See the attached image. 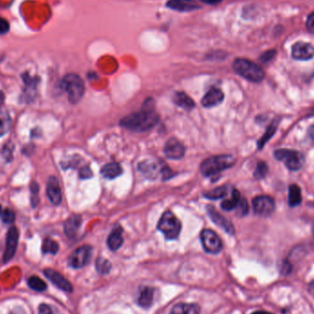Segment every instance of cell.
I'll return each instance as SVG.
<instances>
[{
	"label": "cell",
	"mask_w": 314,
	"mask_h": 314,
	"mask_svg": "<svg viewBox=\"0 0 314 314\" xmlns=\"http://www.w3.org/2000/svg\"><path fill=\"white\" fill-rule=\"evenodd\" d=\"M275 158L284 163L290 171H299L303 167L304 155L296 150L277 149L274 152Z\"/></svg>",
	"instance_id": "5b68a950"
},
{
	"label": "cell",
	"mask_w": 314,
	"mask_h": 314,
	"mask_svg": "<svg viewBox=\"0 0 314 314\" xmlns=\"http://www.w3.org/2000/svg\"><path fill=\"white\" fill-rule=\"evenodd\" d=\"M240 201H241V195L240 192L235 189L232 190V194H231V198L227 199V200H223L221 202V208L225 210H233V209H236L237 206L239 205Z\"/></svg>",
	"instance_id": "484cf974"
},
{
	"label": "cell",
	"mask_w": 314,
	"mask_h": 314,
	"mask_svg": "<svg viewBox=\"0 0 314 314\" xmlns=\"http://www.w3.org/2000/svg\"><path fill=\"white\" fill-rule=\"evenodd\" d=\"M267 173H268V166L266 165V163L263 162V161L258 162L256 167H255V170H254V178L258 180H263L266 176Z\"/></svg>",
	"instance_id": "1f68e13d"
},
{
	"label": "cell",
	"mask_w": 314,
	"mask_h": 314,
	"mask_svg": "<svg viewBox=\"0 0 314 314\" xmlns=\"http://www.w3.org/2000/svg\"><path fill=\"white\" fill-rule=\"evenodd\" d=\"M302 196L301 190L298 185L292 184L289 188V205L291 208L297 207L301 204Z\"/></svg>",
	"instance_id": "d4e9b609"
},
{
	"label": "cell",
	"mask_w": 314,
	"mask_h": 314,
	"mask_svg": "<svg viewBox=\"0 0 314 314\" xmlns=\"http://www.w3.org/2000/svg\"><path fill=\"white\" fill-rule=\"evenodd\" d=\"M235 164L232 155H217L204 160L200 165V173L204 176H213L220 172L228 169Z\"/></svg>",
	"instance_id": "7a4b0ae2"
},
{
	"label": "cell",
	"mask_w": 314,
	"mask_h": 314,
	"mask_svg": "<svg viewBox=\"0 0 314 314\" xmlns=\"http://www.w3.org/2000/svg\"><path fill=\"white\" fill-rule=\"evenodd\" d=\"M174 102L185 110H191L195 107L194 101L184 92H177L174 97Z\"/></svg>",
	"instance_id": "4316f807"
},
{
	"label": "cell",
	"mask_w": 314,
	"mask_h": 314,
	"mask_svg": "<svg viewBox=\"0 0 314 314\" xmlns=\"http://www.w3.org/2000/svg\"><path fill=\"white\" fill-rule=\"evenodd\" d=\"M169 314H200V306L196 303L181 302L174 305Z\"/></svg>",
	"instance_id": "7402d4cb"
},
{
	"label": "cell",
	"mask_w": 314,
	"mask_h": 314,
	"mask_svg": "<svg viewBox=\"0 0 314 314\" xmlns=\"http://www.w3.org/2000/svg\"><path fill=\"white\" fill-rule=\"evenodd\" d=\"M92 248L89 245H83L75 249L68 257V265L72 268L79 270L89 263Z\"/></svg>",
	"instance_id": "ba28073f"
},
{
	"label": "cell",
	"mask_w": 314,
	"mask_h": 314,
	"mask_svg": "<svg viewBox=\"0 0 314 314\" xmlns=\"http://www.w3.org/2000/svg\"><path fill=\"white\" fill-rule=\"evenodd\" d=\"M251 314H273L271 313V312H268V311H265V310H257V311H254L253 313Z\"/></svg>",
	"instance_id": "f6af8a7d"
},
{
	"label": "cell",
	"mask_w": 314,
	"mask_h": 314,
	"mask_svg": "<svg viewBox=\"0 0 314 314\" xmlns=\"http://www.w3.org/2000/svg\"><path fill=\"white\" fill-rule=\"evenodd\" d=\"M39 314H53L52 307L47 304H40L39 307Z\"/></svg>",
	"instance_id": "60d3db41"
},
{
	"label": "cell",
	"mask_w": 314,
	"mask_h": 314,
	"mask_svg": "<svg viewBox=\"0 0 314 314\" xmlns=\"http://www.w3.org/2000/svg\"><path fill=\"white\" fill-rule=\"evenodd\" d=\"M2 220L5 223H12L15 220V214L10 209H6L2 213Z\"/></svg>",
	"instance_id": "e575fe53"
},
{
	"label": "cell",
	"mask_w": 314,
	"mask_h": 314,
	"mask_svg": "<svg viewBox=\"0 0 314 314\" xmlns=\"http://www.w3.org/2000/svg\"><path fill=\"white\" fill-rule=\"evenodd\" d=\"M275 55H276V52L274 50L268 51V52H266V53H264V54L261 55L260 61L262 63H267V62H270V61L272 60L274 58Z\"/></svg>",
	"instance_id": "74e56055"
},
{
	"label": "cell",
	"mask_w": 314,
	"mask_h": 314,
	"mask_svg": "<svg viewBox=\"0 0 314 314\" xmlns=\"http://www.w3.org/2000/svg\"><path fill=\"white\" fill-rule=\"evenodd\" d=\"M292 58L298 61H308L314 56V47L309 42L298 41L292 47Z\"/></svg>",
	"instance_id": "7c38bea8"
},
{
	"label": "cell",
	"mask_w": 314,
	"mask_h": 314,
	"mask_svg": "<svg viewBox=\"0 0 314 314\" xmlns=\"http://www.w3.org/2000/svg\"><path fill=\"white\" fill-rule=\"evenodd\" d=\"M0 213H1V206H0Z\"/></svg>",
	"instance_id": "681fc988"
},
{
	"label": "cell",
	"mask_w": 314,
	"mask_h": 314,
	"mask_svg": "<svg viewBox=\"0 0 314 314\" xmlns=\"http://www.w3.org/2000/svg\"><path fill=\"white\" fill-rule=\"evenodd\" d=\"M28 285L30 289H33L38 292H43L47 289V285L42 279L39 277L32 276L30 279H28Z\"/></svg>",
	"instance_id": "f1b7e54d"
},
{
	"label": "cell",
	"mask_w": 314,
	"mask_h": 314,
	"mask_svg": "<svg viewBox=\"0 0 314 314\" xmlns=\"http://www.w3.org/2000/svg\"><path fill=\"white\" fill-rule=\"evenodd\" d=\"M308 133L311 139L314 140V124L311 125L308 130Z\"/></svg>",
	"instance_id": "ee69618b"
},
{
	"label": "cell",
	"mask_w": 314,
	"mask_h": 314,
	"mask_svg": "<svg viewBox=\"0 0 314 314\" xmlns=\"http://www.w3.org/2000/svg\"><path fill=\"white\" fill-rule=\"evenodd\" d=\"M62 88L68 96L71 103L75 104L81 100L85 93V84L79 75L69 74L65 75L62 81Z\"/></svg>",
	"instance_id": "277c9868"
},
{
	"label": "cell",
	"mask_w": 314,
	"mask_h": 314,
	"mask_svg": "<svg viewBox=\"0 0 314 314\" xmlns=\"http://www.w3.org/2000/svg\"><path fill=\"white\" fill-rule=\"evenodd\" d=\"M275 201L270 196L261 195L253 200V209L254 213L262 217H270L274 213Z\"/></svg>",
	"instance_id": "30bf717a"
},
{
	"label": "cell",
	"mask_w": 314,
	"mask_h": 314,
	"mask_svg": "<svg viewBox=\"0 0 314 314\" xmlns=\"http://www.w3.org/2000/svg\"><path fill=\"white\" fill-rule=\"evenodd\" d=\"M225 95L221 92V90L219 88H211L209 89L207 94L203 97L201 100V104L203 105L205 108H211L215 107L217 105L220 104L223 100Z\"/></svg>",
	"instance_id": "ac0fdd59"
},
{
	"label": "cell",
	"mask_w": 314,
	"mask_h": 314,
	"mask_svg": "<svg viewBox=\"0 0 314 314\" xmlns=\"http://www.w3.org/2000/svg\"><path fill=\"white\" fill-rule=\"evenodd\" d=\"M208 213H209L210 219H212V221L215 225H218L221 229L225 230L226 233H228L230 235H234L235 234V227L234 225L230 222L229 220L225 219V217H222L219 214V212L216 209L209 206L208 207Z\"/></svg>",
	"instance_id": "e0dca14e"
},
{
	"label": "cell",
	"mask_w": 314,
	"mask_h": 314,
	"mask_svg": "<svg viewBox=\"0 0 314 314\" xmlns=\"http://www.w3.org/2000/svg\"><path fill=\"white\" fill-rule=\"evenodd\" d=\"M30 192H31V203L32 206L35 207L39 203V186L33 182L30 187Z\"/></svg>",
	"instance_id": "836d02e7"
},
{
	"label": "cell",
	"mask_w": 314,
	"mask_h": 314,
	"mask_svg": "<svg viewBox=\"0 0 314 314\" xmlns=\"http://www.w3.org/2000/svg\"><path fill=\"white\" fill-rule=\"evenodd\" d=\"M226 194H227V188L221 186L219 188H217V189L206 193L204 196L210 200H219V199L223 198Z\"/></svg>",
	"instance_id": "d6a6232c"
},
{
	"label": "cell",
	"mask_w": 314,
	"mask_h": 314,
	"mask_svg": "<svg viewBox=\"0 0 314 314\" xmlns=\"http://www.w3.org/2000/svg\"><path fill=\"white\" fill-rule=\"evenodd\" d=\"M10 30V23L8 20L0 18V35H4Z\"/></svg>",
	"instance_id": "8d00e7d4"
},
{
	"label": "cell",
	"mask_w": 314,
	"mask_h": 314,
	"mask_svg": "<svg viewBox=\"0 0 314 314\" xmlns=\"http://www.w3.org/2000/svg\"><path fill=\"white\" fill-rule=\"evenodd\" d=\"M108 246L111 251H117L123 244V237H122V229L120 226H116L110 235L108 237L107 241Z\"/></svg>",
	"instance_id": "ffe728a7"
},
{
	"label": "cell",
	"mask_w": 314,
	"mask_h": 314,
	"mask_svg": "<svg viewBox=\"0 0 314 314\" xmlns=\"http://www.w3.org/2000/svg\"><path fill=\"white\" fill-rule=\"evenodd\" d=\"M4 100H5V96L3 94V92H1V91H0V106L3 104Z\"/></svg>",
	"instance_id": "bcb514c9"
},
{
	"label": "cell",
	"mask_w": 314,
	"mask_h": 314,
	"mask_svg": "<svg viewBox=\"0 0 314 314\" xmlns=\"http://www.w3.org/2000/svg\"><path fill=\"white\" fill-rule=\"evenodd\" d=\"M155 290L152 287L145 286L140 289L137 297V304L144 309H149L155 302Z\"/></svg>",
	"instance_id": "9a60e30c"
},
{
	"label": "cell",
	"mask_w": 314,
	"mask_h": 314,
	"mask_svg": "<svg viewBox=\"0 0 314 314\" xmlns=\"http://www.w3.org/2000/svg\"><path fill=\"white\" fill-rule=\"evenodd\" d=\"M309 116H314V108H312L309 111Z\"/></svg>",
	"instance_id": "7dc6e473"
},
{
	"label": "cell",
	"mask_w": 314,
	"mask_h": 314,
	"mask_svg": "<svg viewBox=\"0 0 314 314\" xmlns=\"http://www.w3.org/2000/svg\"><path fill=\"white\" fill-rule=\"evenodd\" d=\"M10 314H26L25 311H24V309H22V308H16V309H13Z\"/></svg>",
	"instance_id": "7bdbcfd3"
},
{
	"label": "cell",
	"mask_w": 314,
	"mask_h": 314,
	"mask_svg": "<svg viewBox=\"0 0 314 314\" xmlns=\"http://www.w3.org/2000/svg\"><path fill=\"white\" fill-rule=\"evenodd\" d=\"M167 7L180 12H190L200 9V6L194 0H169Z\"/></svg>",
	"instance_id": "d6986e66"
},
{
	"label": "cell",
	"mask_w": 314,
	"mask_h": 314,
	"mask_svg": "<svg viewBox=\"0 0 314 314\" xmlns=\"http://www.w3.org/2000/svg\"><path fill=\"white\" fill-rule=\"evenodd\" d=\"M237 208H238V214L240 216H245V215L248 213L249 207H248L246 200H241L239 205L237 206Z\"/></svg>",
	"instance_id": "d590c367"
},
{
	"label": "cell",
	"mask_w": 314,
	"mask_h": 314,
	"mask_svg": "<svg viewBox=\"0 0 314 314\" xmlns=\"http://www.w3.org/2000/svg\"><path fill=\"white\" fill-rule=\"evenodd\" d=\"M307 30H309L310 33H314V12H312L307 19L306 22Z\"/></svg>",
	"instance_id": "f35d334b"
},
{
	"label": "cell",
	"mask_w": 314,
	"mask_h": 314,
	"mask_svg": "<svg viewBox=\"0 0 314 314\" xmlns=\"http://www.w3.org/2000/svg\"><path fill=\"white\" fill-rule=\"evenodd\" d=\"M165 155L169 159L177 160L182 158L185 155L184 145L175 138H171L166 142L164 148Z\"/></svg>",
	"instance_id": "5bb4252c"
},
{
	"label": "cell",
	"mask_w": 314,
	"mask_h": 314,
	"mask_svg": "<svg viewBox=\"0 0 314 314\" xmlns=\"http://www.w3.org/2000/svg\"><path fill=\"white\" fill-rule=\"evenodd\" d=\"M279 124V119L276 118V119L271 122V124L267 127V129L265 130L264 135L261 137V139H259V141L257 142V147H258V149H262L264 145H266V143L274 136L276 131L278 130Z\"/></svg>",
	"instance_id": "603a6c76"
},
{
	"label": "cell",
	"mask_w": 314,
	"mask_h": 314,
	"mask_svg": "<svg viewBox=\"0 0 314 314\" xmlns=\"http://www.w3.org/2000/svg\"><path fill=\"white\" fill-rule=\"evenodd\" d=\"M12 124L10 113L7 110H0V136L5 135Z\"/></svg>",
	"instance_id": "83f0119b"
},
{
	"label": "cell",
	"mask_w": 314,
	"mask_h": 314,
	"mask_svg": "<svg viewBox=\"0 0 314 314\" xmlns=\"http://www.w3.org/2000/svg\"><path fill=\"white\" fill-rule=\"evenodd\" d=\"M47 196L51 202L54 205H59L62 201V191L58 180L55 176H51L48 180L47 189H46Z\"/></svg>",
	"instance_id": "2e32d148"
},
{
	"label": "cell",
	"mask_w": 314,
	"mask_h": 314,
	"mask_svg": "<svg viewBox=\"0 0 314 314\" xmlns=\"http://www.w3.org/2000/svg\"><path fill=\"white\" fill-rule=\"evenodd\" d=\"M19 230L16 226H12L7 235L6 238V247L4 255H3V261L4 263L9 262L13 258V256L15 255L16 250L18 247V243H19Z\"/></svg>",
	"instance_id": "8fae6325"
},
{
	"label": "cell",
	"mask_w": 314,
	"mask_h": 314,
	"mask_svg": "<svg viewBox=\"0 0 314 314\" xmlns=\"http://www.w3.org/2000/svg\"><path fill=\"white\" fill-rule=\"evenodd\" d=\"M200 240L205 251L209 254H219L222 249V242L219 235L211 230H203L200 234Z\"/></svg>",
	"instance_id": "9c48e42d"
},
{
	"label": "cell",
	"mask_w": 314,
	"mask_h": 314,
	"mask_svg": "<svg viewBox=\"0 0 314 314\" xmlns=\"http://www.w3.org/2000/svg\"><path fill=\"white\" fill-rule=\"evenodd\" d=\"M233 67L236 74L254 83H259L264 79L265 75L264 70L262 69L259 65L254 64L252 61L244 58L236 59L233 65Z\"/></svg>",
	"instance_id": "3957f363"
},
{
	"label": "cell",
	"mask_w": 314,
	"mask_h": 314,
	"mask_svg": "<svg viewBox=\"0 0 314 314\" xmlns=\"http://www.w3.org/2000/svg\"><path fill=\"white\" fill-rule=\"evenodd\" d=\"M122 173V169L118 163H109L107 165H104L101 169V174L102 175L109 178V180H113L118 177Z\"/></svg>",
	"instance_id": "cb8c5ba5"
},
{
	"label": "cell",
	"mask_w": 314,
	"mask_h": 314,
	"mask_svg": "<svg viewBox=\"0 0 314 314\" xmlns=\"http://www.w3.org/2000/svg\"><path fill=\"white\" fill-rule=\"evenodd\" d=\"M310 287H311V289H313L314 290V281H312V282L310 283Z\"/></svg>",
	"instance_id": "c3c4849f"
},
{
	"label": "cell",
	"mask_w": 314,
	"mask_h": 314,
	"mask_svg": "<svg viewBox=\"0 0 314 314\" xmlns=\"http://www.w3.org/2000/svg\"><path fill=\"white\" fill-rule=\"evenodd\" d=\"M96 268L98 273L100 275H107L110 273L111 270V264L108 259H105L103 257H100L96 262Z\"/></svg>",
	"instance_id": "4dcf8cb0"
},
{
	"label": "cell",
	"mask_w": 314,
	"mask_h": 314,
	"mask_svg": "<svg viewBox=\"0 0 314 314\" xmlns=\"http://www.w3.org/2000/svg\"><path fill=\"white\" fill-rule=\"evenodd\" d=\"M157 229L165 235L167 240H175L180 235L181 232V222L174 213L171 211H166L161 217Z\"/></svg>",
	"instance_id": "8992f818"
},
{
	"label": "cell",
	"mask_w": 314,
	"mask_h": 314,
	"mask_svg": "<svg viewBox=\"0 0 314 314\" xmlns=\"http://www.w3.org/2000/svg\"><path fill=\"white\" fill-rule=\"evenodd\" d=\"M41 250L43 254H57V252L59 251V244H57L55 240L46 238L42 243Z\"/></svg>",
	"instance_id": "f546056e"
},
{
	"label": "cell",
	"mask_w": 314,
	"mask_h": 314,
	"mask_svg": "<svg viewBox=\"0 0 314 314\" xmlns=\"http://www.w3.org/2000/svg\"><path fill=\"white\" fill-rule=\"evenodd\" d=\"M90 176H92V171L90 170L88 166H85L82 169L80 170V177L82 178H88Z\"/></svg>",
	"instance_id": "ab89813d"
},
{
	"label": "cell",
	"mask_w": 314,
	"mask_h": 314,
	"mask_svg": "<svg viewBox=\"0 0 314 314\" xmlns=\"http://www.w3.org/2000/svg\"><path fill=\"white\" fill-rule=\"evenodd\" d=\"M139 169L143 174L150 178H155L159 174L163 175L164 180H167L171 177L173 174L172 171L164 165H158V163L153 161H145L139 165Z\"/></svg>",
	"instance_id": "52a82bcc"
},
{
	"label": "cell",
	"mask_w": 314,
	"mask_h": 314,
	"mask_svg": "<svg viewBox=\"0 0 314 314\" xmlns=\"http://www.w3.org/2000/svg\"><path fill=\"white\" fill-rule=\"evenodd\" d=\"M43 273H44L45 277L49 279L51 282L55 285V287H57L58 289L65 291V292H67V293H70L73 291L72 284L59 272L54 270H51V268H47V270H44Z\"/></svg>",
	"instance_id": "4fadbf2b"
},
{
	"label": "cell",
	"mask_w": 314,
	"mask_h": 314,
	"mask_svg": "<svg viewBox=\"0 0 314 314\" xmlns=\"http://www.w3.org/2000/svg\"><path fill=\"white\" fill-rule=\"evenodd\" d=\"M82 222V219L78 215H74L66 219L65 222V234L68 238H74Z\"/></svg>",
	"instance_id": "44dd1931"
},
{
	"label": "cell",
	"mask_w": 314,
	"mask_h": 314,
	"mask_svg": "<svg viewBox=\"0 0 314 314\" xmlns=\"http://www.w3.org/2000/svg\"><path fill=\"white\" fill-rule=\"evenodd\" d=\"M159 121V115L155 110L154 100L148 99L143 108L120 120V125L128 130L143 132L154 128Z\"/></svg>",
	"instance_id": "6da1fadb"
},
{
	"label": "cell",
	"mask_w": 314,
	"mask_h": 314,
	"mask_svg": "<svg viewBox=\"0 0 314 314\" xmlns=\"http://www.w3.org/2000/svg\"><path fill=\"white\" fill-rule=\"evenodd\" d=\"M201 1L209 5H216V4H219V2H221L222 0H201Z\"/></svg>",
	"instance_id": "b9f144b4"
}]
</instances>
